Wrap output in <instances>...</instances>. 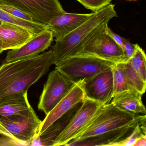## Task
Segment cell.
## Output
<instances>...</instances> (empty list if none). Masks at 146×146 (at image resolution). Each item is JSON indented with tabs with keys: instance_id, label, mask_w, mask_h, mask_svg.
<instances>
[{
	"instance_id": "7a4b0ae2",
	"label": "cell",
	"mask_w": 146,
	"mask_h": 146,
	"mask_svg": "<svg viewBox=\"0 0 146 146\" xmlns=\"http://www.w3.org/2000/svg\"><path fill=\"white\" fill-rule=\"evenodd\" d=\"M115 5H110L94 14L84 23L64 37L55 40L52 47L54 64L56 66L70 57L78 55L86 42L94 34L108 25L117 17Z\"/></svg>"
},
{
	"instance_id": "5b68a950",
	"label": "cell",
	"mask_w": 146,
	"mask_h": 146,
	"mask_svg": "<svg viewBox=\"0 0 146 146\" xmlns=\"http://www.w3.org/2000/svg\"><path fill=\"white\" fill-rule=\"evenodd\" d=\"M115 63L97 57L78 55L56 66L55 69L74 84L86 80L111 67Z\"/></svg>"
},
{
	"instance_id": "484cf974",
	"label": "cell",
	"mask_w": 146,
	"mask_h": 146,
	"mask_svg": "<svg viewBox=\"0 0 146 146\" xmlns=\"http://www.w3.org/2000/svg\"><path fill=\"white\" fill-rule=\"evenodd\" d=\"M107 32L108 34L111 36V38L123 50L124 42L125 38L121 37L120 36L114 33L109 27H108L107 30Z\"/></svg>"
},
{
	"instance_id": "83f0119b",
	"label": "cell",
	"mask_w": 146,
	"mask_h": 146,
	"mask_svg": "<svg viewBox=\"0 0 146 146\" xmlns=\"http://www.w3.org/2000/svg\"><path fill=\"white\" fill-rule=\"evenodd\" d=\"M3 52V51H2V49H1V48L0 47V54H1Z\"/></svg>"
},
{
	"instance_id": "7c38bea8",
	"label": "cell",
	"mask_w": 146,
	"mask_h": 146,
	"mask_svg": "<svg viewBox=\"0 0 146 146\" xmlns=\"http://www.w3.org/2000/svg\"><path fill=\"white\" fill-rule=\"evenodd\" d=\"M53 38L51 31L45 30L35 35L22 46L8 52L4 62H13L39 55L51 46Z\"/></svg>"
},
{
	"instance_id": "8992f818",
	"label": "cell",
	"mask_w": 146,
	"mask_h": 146,
	"mask_svg": "<svg viewBox=\"0 0 146 146\" xmlns=\"http://www.w3.org/2000/svg\"><path fill=\"white\" fill-rule=\"evenodd\" d=\"M108 27L107 25L90 37L78 55L94 56L115 64L126 62L122 48L108 34Z\"/></svg>"
},
{
	"instance_id": "44dd1931",
	"label": "cell",
	"mask_w": 146,
	"mask_h": 146,
	"mask_svg": "<svg viewBox=\"0 0 146 146\" xmlns=\"http://www.w3.org/2000/svg\"><path fill=\"white\" fill-rule=\"evenodd\" d=\"M126 80L130 87L143 95L146 91V82L135 70L129 60L123 63Z\"/></svg>"
},
{
	"instance_id": "6da1fadb",
	"label": "cell",
	"mask_w": 146,
	"mask_h": 146,
	"mask_svg": "<svg viewBox=\"0 0 146 146\" xmlns=\"http://www.w3.org/2000/svg\"><path fill=\"white\" fill-rule=\"evenodd\" d=\"M52 49L32 58L0 66V104L28 93L30 87L46 75L54 64Z\"/></svg>"
},
{
	"instance_id": "9a60e30c",
	"label": "cell",
	"mask_w": 146,
	"mask_h": 146,
	"mask_svg": "<svg viewBox=\"0 0 146 146\" xmlns=\"http://www.w3.org/2000/svg\"><path fill=\"white\" fill-rule=\"evenodd\" d=\"M94 13L78 14L64 12L53 18L47 25V28L52 32L56 40H59L82 25Z\"/></svg>"
},
{
	"instance_id": "cb8c5ba5",
	"label": "cell",
	"mask_w": 146,
	"mask_h": 146,
	"mask_svg": "<svg viewBox=\"0 0 146 146\" xmlns=\"http://www.w3.org/2000/svg\"><path fill=\"white\" fill-rule=\"evenodd\" d=\"M0 9L6 12L12 16L23 20L30 22H35L34 19L30 16L16 7L8 5L0 4ZM36 23V22H35Z\"/></svg>"
},
{
	"instance_id": "2e32d148",
	"label": "cell",
	"mask_w": 146,
	"mask_h": 146,
	"mask_svg": "<svg viewBox=\"0 0 146 146\" xmlns=\"http://www.w3.org/2000/svg\"><path fill=\"white\" fill-rule=\"evenodd\" d=\"M82 103L77 104L68 112L55 121L41 135L35 137L32 141L31 146H53L57 137L69 124Z\"/></svg>"
},
{
	"instance_id": "f1b7e54d",
	"label": "cell",
	"mask_w": 146,
	"mask_h": 146,
	"mask_svg": "<svg viewBox=\"0 0 146 146\" xmlns=\"http://www.w3.org/2000/svg\"><path fill=\"white\" fill-rule=\"evenodd\" d=\"M126 1H136L137 0H126Z\"/></svg>"
},
{
	"instance_id": "8fae6325",
	"label": "cell",
	"mask_w": 146,
	"mask_h": 146,
	"mask_svg": "<svg viewBox=\"0 0 146 146\" xmlns=\"http://www.w3.org/2000/svg\"><path fill=\"white\" fill-rule=\"evenodd\" d=\"M85 98L84 81L83 80L76 84L70 92L46 115V117L40 125L36 137L41 135L55 121L68 112L77 104L82 102Z\"/></svg>"
},
{
	"instance_id": "4fadbf2b",
	"label": "cell",
	"mask_w": 146,
	"mask_h": 146,
	"mask_svg": "<svg viewBox=\"0 0 146 146\" xmlns=\"http://www.w3.org/2000/svg\"><path fill=\"white\" fill-rule=\"evenodd\" d=\"M146 119V115L141 116L138 120L129 125L99 135L91 137L76 141H70L66 146H115L118 142L123 140L128 136L133 131L136 126Z\"/></svg>"
},
{
	"instance_id": "4316f807",
	"label": "cell",
	"mask_w": 146,
	"mask_h": 146,
	"mask_svg": "<svg viewBox=\"0 0 146 146\" xmlns=\"http://www.w3.org/2000/svg\"><path fill=\"white\" fill-rule=\"evenodd\" d=\"M146 135L138 138L133 146H146Z\"/></svg>"
},
{
	"instance_id": "9c48e42d",
	"label": "cell",
	"mask_w": 146,
	"mask_h": 146,
	"mask_svg": "<svg viewBox=\"0 0 146 146\" xmlns=\"http://www.w3.org/2000/svg\"><path fill=\"white\" fill-rule=\"evenodd\" d=\"M75 84L56 69L50 72L40 97L38 109L47 115Z\"/></svg>"
},
{
	"instance_id": "30bf717a",
	"label": "cell",
	"mask_w": 146,
	"mask_h": 146,
	"mask_svg": "<svg viewBox=\"0 0 146 146\" xmlns=\"http://www.w3.org/2000/svg\"><path fill=\"white\" fill-rule=\"evenodd\" d=\"M111 67L97 73L90 78L84 80L85 98L93 100L101 106L111 102L113 96Z\"/></svg>"
},
{
	"instance_id": "ac0fdd59",
	"label": "cell",
	"mask_w": 146,
	"mask_h": 146,
	"mask_svg": "<svg viewBox=\"0 0 146 146\" xmlns=\"http://www.w3.org/2000/svg\"><path fill=\"white\" fill-rule=\"evenodd\" d=\"M31 107L28 100V93H26L1 103L0 116L18 115Z\"/></svg>"
},
{
	"instance_id": "5bb4252c",
	"label": "cell",
	"mask_w": 146,
	"mask_h": 146,
	"mask_svg": "<svg viewBox=\"0 0 146 146\" xmlns=\"http://www.w3.org/2000/svg\"><path fill=\"white\" fill-rule=\"evenodd\" d=\"M34 35L28 29L20 25L2 22L0 24V47L3 51L19 48Z\"/></svg>"
},
{
	"instance_id": "7402d4cb",
	"label": "cell",
	"mask_w": 146,
	"mask_h": 146,
	"mask_svg": "<svg viewBox=\"0 0 146 146\" xmlns=\"http://www.w3.org/2000/svg\"><path fill=\"white\" fill-rule=\"evenodd\" d=\"M128 60L129 61L135 70L146 82V54L144 50L138 44H135L134 54Z\"/></svg>"
},
{
	"instance_id": "d6986e66",
	"label": "cell",
	"mask_w": 146,
	"mask_h": 146,
	"mask_svg": "<svg viewBox=\"0 0 146 146\" xmlns=\"http://www.w3.org/2000/svg\"><path fill=\"white\" fill-rule=\"evenodd\" d=\"M113 86V96L131 89L126 80L123 63H115L111 67Z\"/></svg>"
},
{
	"instance_id": "52a82bcc",
	"label": "cell",
	"mask_w": 146,
	"mask_h": 146,
	"mask_svg": "<svg viewBox=\"0 0 146 146\" xmlns=\"http://www.w3.org/2000/svg\"><path fill=\"white\" fill-rule=\"evenodd\" d=\"M0 4L16 7L36 23L46 26L53 18L65 12L58 0H0Z\"/></svg>"
},
{
	"instance_id": "d4e9b609",
	"label": "cell",
	"mask_w": 146,
	"mask_h": 146,
	"mask_svg": "<svg viewBox=\"0 0 146 146\" xmlns=\"http://www.w3.org/2000/svg\"><path fill=\"white\" fill-rule=\"evenodd\" d=\"M135 50V44L131 43L128 40L125 39L124 42L123 51L127 60L129 59L134 54Z\"/></svg>"
},
{
	"instance_id": "3957f363",
	"label": "cell",
	"mask_w": 146,
	"mask_h": 146,
	"mask_svg": "<svg viewBox=\"0 0 146 146\" xmlns=\"http://www.w3.org/2000/svg\"><path fill=\"white\" fill-rule=\"evenodd\" d=\"M41 122L32 107L18 115L0 116V135L16 145L29 146Z\"/></svg>"
},
{
	"instance_id": "603a6c76",
	"label": "cell",
	"mask_w": 146,
	"mask_h": 146,
	"mask_svg": "<svg viewBox=\"0 0 146 146\" xmlns=\"http://www.w3.org/2000/svg\"><path fill=\"white\" fill-rule=\"evenodd\" d=\"M87 9L96 13L111 4L112 0H76Z\"/></svg>"
},
{
	"instance_id": "ffe728a7",
	"label": "cell",
	"mask_w": 146,
	"mask_h": 146,
	"mask_svg": "<svg viewBox=\"0 0 146 146\" xmlns=\"http://www.w3.org/2000/svg\"><path fill=\"white\" fill-rule=\"evenodd\" d=\"M0 21L20 25L28 29L35 35L47 29V26L34 22H30L17 18L0 9Z\"/></svg>"
},
{
	"instance_id": "f546056e",
	"label": "cell",
	"mask_w": 146,
	"mask_h": 146,
	"mask_svg": "<svg viewBox=\"0 0 146 146\" xmlns=\"http://www.w3.org/2000/svg\"><path fill=\"white\" fill-rule=\"evenodd\" d=\"M2 22H1V21H0V24H1V23H2Z\"/></svg>"
},
{
	"instance_id": "e0dca14e",
	"label": "cell",
	"mask_w": 146,
	"mask_h": 146,
	"mask_svg": "<svg viewBox=\"0 0 146 146\" xmlns=\"http://www.w3.org/2000/svg\"><path fill=\"white\" fill-rule=\"evenodd\" d=\"M142 96L136 90L131 89L114 96L111 103L126 111L146 115V108L142 100Z\"/></svg>"
},
{
	"instance_id": "277c9868",
	"label": "cell",
	"mask_w": 146,
	"mask_h": 146,
	"mask_svg": "<svg viewBox=\"0 0 146 146\" xmlns=\"http://www.w3.org/2000/svg\"><path fill=\"white\" fill-rule=\"evenodd\" d=\"M140 116L122 110L110 102L102 106L87 128L70 141H79L123 128L135 123Z\"/></svg>"
},
{
	"instance_id": "ba28073f",
	"label": "cell",
	"mask_w": 146,
	"mask_h": 146,
	"mask_svg": "<svg viewBox=\"0 0 146 146\" xmlns=\"http://www.w3.org/2000/svg\"><path fill=\"white\" fill-rule=\"evenodd\" d=\"M102 106L85 98L69 124L54 141L53 146H66L80 135L93 121Z\"/></svg>"
}]
</instances>
